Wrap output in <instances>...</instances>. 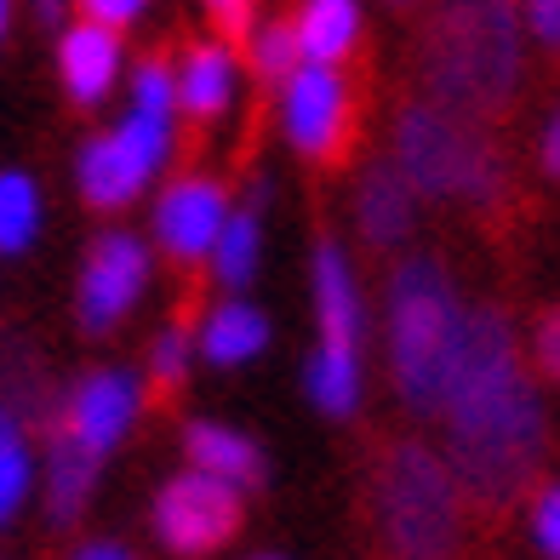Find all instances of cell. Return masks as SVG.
<instances>
[{
	"mask_svg": "<svg viewBox=\"0 0 560 560\" xmlns=\"http://www.w3.org/2000/svg\"><path fill=\"white\" fill-rule=\"evenodd\" d=\"M441 418H446V464L464 487V503H475L492 521L509 515L515 498H526V487L544 469L549 418L538 384L521 366L515 326L498 303L464 310Z\"/></svg>",
	"mask_w": 560,
	"mask_h": 560,
	"instance_id": "1",
	"label": "cell"
},
{
	"mask_svg": "<svg viewBox=\"0 0 560 560\" xmlns=\"http://www.w3.org/2000/svg\"><path fill=\"white\" fill-rule=\"evenodd\" d=\"M418 81L429 104L487 126L521 86V12L515 0H435L418 40Z\"/></svg>",
	"mask_w": 560,
	"mask_h": 560,
	"instance_id": "2",
	"label": "cell"
},
{
	"mask_svg": "<svg viewBox=\"0 0 560 560\" xmlns=\"http://www.w3.org/2000/svg\"><path fill=\"white\" fill-rule=\"evenodd\" d=\"M464 303L441 258H406L384 298V338H389V377L412 418H435L446 406Z\"/></svg>",
	"mask_w": 560,
	"mask_h": 560,
	"instance_id": "3",
	"label": "cell"
},
{
	"mask_svg": "<svg viewBox=\"0 0 560 560\" xmlns=\"http://www.w3.org/2000/svg\"><path fill=\"white\" fill-rule=\"evenodd\" d=\"M395 172L423 200H464V207H498L509 177L492 132L480 120H464L441 104H406L395 115Z\"/></svg>",
	"mask_w": 560,
	"mask_h": 560,
	"instance_id": "4",
	"label": "cell"
},
{
	"mask_svg": "<svg viewBox=\"0 0 560 560\" xmlns=\"http://www.w3.org/2000/svg\"><path fill=\"white\" fill-rule=\"evenodd\" d=\"M377 532L389 560L464 555V487L452 464L423 441H395L377 464Z\"/></svg>",
	"mask_w": 560,
	"mask_h": 560,
	"instance_id": "5",
	"label": "cell"
},
{
	"mask_svg": "<svg viewBox=\"0 0 560 560\" xmlns=\"http://www.w3.org/2000/svg\"><path fill=\"white\" fill-rule=\"evenodd\" d=\"M166 155H172V120L126 109V120L115 126V132L92 138L81 149V161H74V184H81L86 207L120 212V207H132V200L149 189V177L166 166Z\"/></svg>",
	"mask_w": 560,
	"mask_h": 560,
	"instance_id": "6",
	"label": "cell"
},
{
	"mask_svg": "<svg viewBox=\"0 0 560 560\" xmlns=\"http://www.w3.org/2000/svg\"><path fill=\"white\" fill-rule=\"evenodd\" d=\"M235 532H241V492L212 475L189 469V475H172L155 492V538L172 555L200 560V555L223 549Z\"/></svg>",
	"mask_w": 560,
	"mask_h": 560,
	"instance_id": "7",
	"label": "cell"
},
{
	"mask_svg": "<svg viewBox=\"0 0 560 560\" xmlns=\"http://www.w3.org/2000/svg\"><path fill=\"white\" fill-rule=\"evenodd\" d=\"M349 81L326 63H298L287 81H280V126H287V143L310 161H338L349 149Z\"/></svg>",
	"mask_w": 560,
	"mask_h": 560,
	"instance_id": "8",
	"label": "cell"
},
{
	"mask_svg": "<svg viewBox=\"0 0 560 560\" xmlns=\"http://www.w3.org/2000/svg\"><path fill=\"white\" fill-rule=\"evenodd\" d=\"M143 287H149V246L138 235H126V229L97 235L92 252H86V269H81V298H74L81 326L86 332H109V326H120L126 315L138 310Z\"/></svg>",
	"mask_w": 560,
	"mask_h": 560,
	"instance_id": "9",
	"label": "cell"
},
{
	"mask_svg": "<svg viewBox=\"0 0 560 560\" xmlns=\"http://www.w3.org/2000/svg\"><path fill=\"white\" fill-rule=\"evenodd\" d=\"M223 223H229V189L207 172L172 177L155 200V246L177 269H195L200 258H212Z\"/></svg>",
	"mask_w": 560,
	"mask_h": 560,
	"instance_id": "10",
	"label": "cell"
},
{
	"mask_svg": "<svg viewBox=\"0 0 560 560\" xmlns=\"http://www.w3.org/2000/svg\"><path fill=\"white\" fill-rule=\"evenodd\" d=\"M138 400H143V395H138V384H132V372H86L81 384L69 389L58 429H63L69 441H81L86 452L104 457L109 446H120L126 429H132Z\"/></svg>",
	"mask_w": 560,
	"mask_h": 560,
	"instance_id": "11",
	"label": "cell"
},
{
	"mask_svg": "<svg viewBox=\"0 0 560 560\" xmlns=\"http://www.w3.org/2000/svg\"><path fill=\"white\" fill-rule=\"evenodd\" d=\"M310 275H315L320 349H332V354H361L366 310H361V287H354V269H349V258H343V246H338V241H320Z\"/></svg>",
	"mask_w": 560,
	"mask_h": 560,
	"instance_id": "12",
	"label": "cell"
},
{
	"mask_svg": "<svg viewBox=\"0 0 560 560\" xmlns=\"http://www.w3.org/2000/svg\"><path fill=\"white\" fill-rule=\"evenodd\" d=\"M58 74L74 104H104L120 81V35L97 23H69L58 40Z\"/></svg>",
	"mask_w": 560,
	"mask_h": 560,
	"instance_id": "13",
	"label": "cell"
},
{
	"mask_svg": "<svg viewBox=\"0 0 560 560\" xmlns=\"http://www.w3.org/2000/svg\"><path fill=\"white\" fill-rule=\"evenodd\" d=\"M184 452H189L195 475H212V480H223V487H235V492L264 487L269 464H264L258 441H246L241 429H229V423H189Z\"/></svg>",
	"mask_w": 560,
	"mask_h": 560,
	"instance_id": "14",
	"label": "cell"
},
{
	"mask_svg": "<svg viewBox=\"0 0 560 560\" xmlns=\"http://www.w3.org/2000/svg\"><path fill=\"white\" fill-rule=\"evenodd\" d=\"M354 218H361V235H366L377 252H389V246H400L406 235H412L418 195L406 189V177H400L389 161H377V166H366V177H361V200H354Z\"/></svg>",
	"mask_w": 560,
	"mask_h": 560,
	"instance_id": "15",
	"label": "cell"
},
{
	"mask_svg": "<svg viewBox=\"0 0 560 560\" xmlns=\"http://www.w3.org/2000/svg\"><path fill=\"white\" fill-rule=\"evenodd\" d=\"M97 464L104 457L86 452L81 441H69L52 423V446H46V521L52 526H74L86 515L92 487H97Z\"/></svg>",
	"mask_w": 560,
	"mask_h": 560,
	"instance_id": "16",
	"label": "cell"
},
{
	"mask_svg": "<svg viewBox=\"0 0 560 560\" xmlns=\"http://www.w3.org/2000/svg\"><path fill=\"white\" fill-rule=\"evenodd\" d=\"M264 200H269V184H252V200L241 212H229L223 235L212 246V275L223 292H246L258 280V258H264Z\"/></svg>",
	"mask_w": 560,
	"mask_h": 560,
	"instance_id": "17",
	"label": "cell"
},
{
	"mask_svg": "<svg viewBox=\"0 0 560 560\" xmlns=\"http://www.w3.org/2000/svg\"><path fill=\"white\" fill-rule=\"evenodd\" d=\"M200 354L212 366H241V361H258L269 349V315L246 298H223L218 310L200 320Z\"/></svg>",
	"mask_w": 560,
	"mask_h": 560,
	"instance_id": "18",
	"label": "cell"
},
{
	"mask_svg": "<svg viewBox=\"0 0 560 560\" xmlns=\"http://www.w3.org/2000/svg\"><path fill=\"white\" fill-rule=\"evenodd\" d=\"M177 74V109L189 120H218L235 97V52L229 46H189Z\"/></svg>",
	"mask_w": 560,
	"mask_h": 560,
	"instance_id": "19",
	"label": "cell"
},
{
	"mask_svg": "<svg viewBox=\"0 0 560 560\" xmlns=\"http://www.w3.org/2000/svg\"><path fill=\"white\" fill-rule=\"evenodd\" d=\"M292 35H298L303 63L338 69L354 52V40H361V7H354V0H303Z\"/></svg>",
	"mask_w": 560,
	"mask_h": 560,
	"instance_id": "20",
	"label": "cell"
},
{
	"mask_svg": "<svg viewBox=\"0 0 560 560\" xmlns=\"http://www.w3.org/2000/svg\"><path fill=\"white\" fill-rule=\"evenodd\" d=\"M303 389H310V400L326 418H349L354 406H361V354L315 349L310 366H303Z\"/></svg>",
	"mask_w": 560,
	"mask_h": 560,
	"instance_id": "21",
	"label": "cell"
},
{
	"mask_svg": "<svg viewBox=\"0 0 560 560\" xmlns=\"http://www.w3.org/2000/svg\"><path fill=\"white\" fill-rule=\"evenodd\" d=\"M40 235V189L30 172H0V252H30Z\"/></svg>",
	"mask_w": 560,
	"mask_h": 560,
	"instance_id": "22",
	"label": "cell"
},
{
	"mask_svg": "<svg viewBox=\"0 0 560 560\" xmlns=\"http://www.w3.org/2000/svg\"><path fill=\"white\" fill-rule=\"evenodd\" d=\"M189 361H195V326H189V315H172L155 332V343H149V384H155V395L184 389Z\"/></svg>",
	"mask_w": 560,
	"mask_h": 560,
	"instance_id": "23",
	"label": "cell"
},
{
	"mask_svg": "<svg viewBox=\"0 0 560 560\" xmlns=\"http://www.w3.org/2000/svg\"><path fill=\"white\" fill-rule=\"evenodd\" d=\"M30 446H23V423L12 406H0V526H7L23 498H30Z\"/></svg>",
	"mask_w": 560,
	"mask_h": 560,
	"instance_id": "24",
	"label": "cell"
},
{
	"mask_svg": "<svg viewBox=\"0 0 560 560\" xmlns=\"http://www.w3.org/2000/svg\"><path fill=\"white\" fill-rule=\"evenodd\" d=\"M132 109L138 115H155V120H172L177 115V74L166 58H143L132 69Z\"/></svg>",
	"mask_w": 560,
	"mask_h": 560,
	"instance_id": "25",
	"label": "cell"
},
{
	"mask_svg": "<svg viewBox=\"0 0 560 560\" xmlns=\"http://www.w3.org/2000/svg\"><path fill=\"white\" fill-rule=\"evenodd\" d=\"M252 63H258L264 81H287V74L303 63L298 58V35L287 30V23H264V30L252 35Z\"/></svg>",
	"mask_w": 560,
	"mask_h": 560,
	"instance_id": "26",
	"label": "cell"
},
{
	"mask_svg": "<svg viewBox=\"0 0 560 560\" xmlns=\"http://www.w3.org/2000/svg\"><path fill=\"white\" fill-rule=\"evenodd\" d=\"M532 538H538V549L549 560H560V480L544 487L538 503H532Z\"/></svg>",
	"mask_w": 560,
	"mask_h": 560,
	"instance_id": "27",
	"label": "cell"
},
{
	"mask_svg": "<svg viewBox=\"0 0 560 560\" xmlns=\"http://www.w3.org/2000/svg\"><path fill=\"white\" fill-rule=\"evenodd\" d=\"M532 349H538V366L549 384H560V303L538 315V332H532Z\"/></svg>",
	"mask_w": 560,
	"mask_h": 560,
	"instance_id": "28",
	"label": "cell"
},
{
	"mask_svg": "<svg viewBox=\"0 0 560 560\" xmlns=\"http://www.w3.org/2000/svg\"><path fill=\"white\" fill-rule=\"evenodd\" d=\"M143 7H149V0H81L86 23H97V30H126Z\"/></svg>",
	"mask_w": 560,
	"mask_h": 560,
	"instance_id": "29",
	"label": "cell"
},
{
	"mask_svg": "<svg viewBox=\"0 0 560 560\" xmlns=\"http://www.w3.org/2000/svg\"><path fill=\"white\" fill-rule=\"evenodd\" d=\"M526 30L560 52V0H526Z\"/></svg>",
	"mask_w": 560,
	"mask_h": 560,
	"instance_id": "30",
	"label": "cell"
},
{
	"mask_svg": "<svg viewBox=\"0 0 560 560\" xmlns=\"http://www.w3.org/2000/svg\"><path fill=\"white\" fill-rule=\"evenodd\" d=\"M212 18L223 23L229 35H246V23H252V0H207Z\"/></svg>",
	"mask_w": 560,
	"mask_h": 560,
	"instance_id": "31",
	"label": "cell"
},
{
	"mask_svg": "<svg viewBox=\"0 0 560 560\" xmlns=\"http://www.w3.org/2000/svg\"><path fill=\"white\" fill-rule=\"evenodd\" d=\"M538 155H544V172H549V177H560V109H555V115H549V126H544Z\"/></svg>",
	"mask_w": 560,
	"mask_h": 560,
	"instance_id": "32",
	"label": "cell"
},
{
	"mask_svg": "<svg viewBox=\"0 0 560 560\" xmlns=\"http://www.w3.org/2000/svg\"><path fill=\"white\" fill-rule=\"evenodd\" d=\"M74 560H132V555H126L120 544H86V549L74 555Z\"/></svg>",
	"mask_w": 560,
	"mask_h": 560,
	"instance_id": "33",
	"label": "cell"
},
{
	"mask_svg": "<svg viewBox=\"0 0 560 560\" xmlns=\"http://www.w3.org/2000/svg\"><path fill=\"white\" fill-rule=\"evenodd\" d=\"M35 7V18H46V23H58V12H63V0H30Z\"/></svg>",
	"mask_w": 560,
	"mask_h": 560,
	"instance_id": "34",
	"label": "cell"
},
{
	"mask_svg": "<svg viewBox=\"0 0 560 560\" xmlns=\"http://www.w3.org/2000/svg\"><path fill=\"white\" fill-rule=\"evenodd\" d=\"M7 18H12V0H0V40H7Z\"/></svg>",
	"mask_w": 560,
	"mask_h": 560,
	"instance_id": "35",
	"label": "cell"
},
{
	"mask_svg": "<svg viewBox=\"0 0 560 560\" xmlns=\"http://www.w3.org/2000/svg\"><path fill=\"white\" fill-rule=\"evenodd\" d=\"M258 560H275V555H258Z\"/></svg>",
	"mask_w": 560,
	"mask_h": 560,
	"instance_id": "36",
	"label": "cell"
},
{
	"mask_svg": "<svg viewBox=\"0 0 560 560\" xmlns=\"http://www.w3.org/2000/svg\"><path fill=\"white\" fill-rule=\"evenodd\" d=\"M400 7H406V0H400Z\"/></svg>",
	"mask_w": 560,
	"mask_h": 560,
	"instance_id": "37",
	"label": "cell"
}]
</instances>
